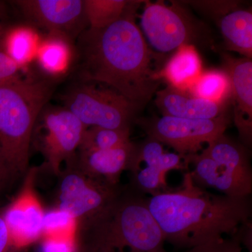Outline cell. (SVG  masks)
<instances>
[{
	"mask_svg": "<svg viewBox=\"0 0 252 252\" xmlns=\"http://www.w3.org/2000/svg\"><path fill=\"white\" fill-rule=\"evenodd\" d=\"M138 8L107 27L83 31L76 41L73 70L78 81L108 86L142 109L161 80L152 67L154 53L135 22Z\"/></svg>",
	"mask_w": 252,
	"mask_h": 252,
	"instance_id": "obj_1",
	"label": "cell"
},
{
	"mask_svg": "<svg viewBox=\"0 0 252 252\" xmlns=\"http://www.w3.org/2000/svg\"><path fill=\"white\" fill-rule=\"evenodd\" d=\"M147 203L165 241L187 250L236 233L251 216L249 198L210 193L195 185L189 171L180 189L152 195Z\"/></svg>",
	"mask_w": 252,
	"mask_h": 252,
	"instance_id": "obj_2",
	"label": "cell"
},
{
	"mask_svg": "<svg viewBox=\"0 0 252 252\" xmlns=\"http://www.w3.org/2000/svg\"><path fill=\"white\" fill-rule=\"evenodd\" d=\"M78 238L86 252H167L147 199L132 188L121 190L103 210L78 223Z\"/></svg>",
	"mask_w": 252,
	"mask_h": 252,
	"instance_id": "obj_3",
	"label": "cell"
},
{
	"mask_svg": "<svg viewBox=\"0 0 252 252\" xmlns=\"http://www.w3.org/2000/svg\"><path fill=\"white\" fill-rule=\"evenodd\" d=\"M53 81L20 74L0 86V154L20 175L28 171L33 130L54 94Z\"/></svg>",
	"mask_w": 252,
	"mask_h": 252,
	"instance_id": "obj_4",
	"label": "cell"
},
{
	"mask_svg": "<svg viewBox=\"0 0 252 252\" xmlns=\"http://www.w3.org/2000/svg\"><path fill=\"white\" fill-rule=\"evenodd\" d=\"M63 107L86 127L130 129L140 107L103 84L78 81L62 96Z\"/></svg>",
	"mask_w": 252,
	"mask_h": 252,
	"instance_id": "obj_5",
	"label": "cell"
},
{
	"mask_svg": "<svg viewBox=\"0 0 252 252\" xmlns=\"http://www.w3.org/2000/svg\"><path fill=\"white\" fill-rule=\"evenodd\" d=\"M140 16L142 34L158 52H172L184 45L207 41L206 28L178 1L171 5L163 1H144Z\"/></svg>",
	"mask_w": 252,
	"mask_h": 252,
	"instance_id": "obj_6",
	"label": "cell"
},
{
	"mask_svg": "<svg viewBox=\"0 0 252 252\" xmlns=\"http://www.w3.org/2000/svg\"><path fill=\"white\" fill-rule=\"evenodd\" d=\"M86 128L65 107L46 104L36 119L31 144L45 158V167L59 176L63 162L77 153Z\"/></svg>",
	"mask_w": 252,
	"mask_h": 252,
	"instance_id": "obj_7",
	"label": "cell"
},
{
	"mask_svg": "<svg viewBox=\"0 0 252 252\" xmlns=\"http://www.w3.org/2000/svg\"><path fill=\"white\" fill-rule=\"evenodd\" d=\"M226 114L212 119H189L162 116L140 118L135 124L148 137L175 149L181 157L198 154L203 144L211 143L225 133L230 124Z\"/></svg>",
	"mask_w": 252,
	"mask_h": 252,
	"instance_id": "obj_8",
	"label": "cell"
},
{
	"mask_svg": "<svg viewBox=\"0 0 252 252\" xmlns=\"http://www.w3.org/2000/svg\"><path fill=\"white\" fill-rule=\"evenodd\" d=\"M61 170L56 207L70 214L78 223L97 215L115 198L121 189L88 175L74 157Z\"/></svg>",
	"mask_w": 252,
	"mask_h": 252,
	"instance_id": "obj_9",
	"label": "cell"
},
{
	"mask_svg": "<svg viewBox=\"0 0 252 252\" xmlns=\"http://www.w3.org/2000/svg\"><path fill=\"white\" fill-rule=\"evenodd\" d=\"M39 169H28L19 193L3 208L11 249L25 248L41 238L46 211L34 189Z\"/></svg>",
	"mask_w": 252,
	"mask_h": 252,
	"instance_id": "obj_10",
	"label": "cell"
},
{
	"mask_svg": "<svg viewBox=\"0 0 252 252\" xmlns=\"http://www.w3.org/2000/svg\"><path fill=\"white\" fill-rule=\"evenodd\" d=\"M34 27L64 34L76 42L89 28L84 0H18L13 1Z\"/></svg>",
	"mask_w": 252,
	"mask_h": 252,
	"instance_id": "obj_11",
	"label": "cell"
},
{
	"mask_svg": "<svg viewBox=\"0 0 252 252\" xmlns=\"http://www.w3.org/2000/svg\"><path fill=\"white\" fill-rule=\"evenodd\" d=\"M182 159L178 154L164 152L160 142L147 136L141 143H136L135 157L129 169L132 189L152 195L161 193L166 187L167 172L186 168L185 160Z\"/></svg>",
	"mask_w": 252,
	"mask_h": 252,
	"instance_id": "obj_12",
	"label": "cell"
},
{
	"mask_svg": "<svg viewBox=\"0 0 252 252\" xmlns=\"http://www.w3.org/2000/svg\"><path fill=\"white\" fill-rule=\"evenodd\" d=\"M223 70L229 78L232 97L236 104L234 122L244 145L248 147L251 144L252 134V59H234L223 55Z\"/></svg>",
	"mask_w": 252,
	"mask_h": 252,
	"instance_id": "obj_13",
	"label": "cell"
},
{
	"mask_svg": "<svg viewBox=\"0 0 252 252\" xmlns=\"http://www.w3.org/2000/svg\"><path fill=\"white\" fill-rule=\"evenodd\" d=\"M136 143L132 141L109 150L79 152L74 160L83 171L109 185L119 186L121 175L129 171L135 157Z\"/></svg>",
	"mask_w": 252,
	"mask_h": 252,
	"instance_id": "obj_14",
	"label": "cell"
},
{
	"mask_svg": "<svg viewBox=\"0 0 252 252\" xmlns=\"http://www.w3.org/2000/svg\"><path fill=\"white\" fill-rule=\"evenodd\" d=\"M184 158L186 162L193 164L194 170L190 173L199 187L215 189L232 198H249L251 195L252 186L239 179L226 165L212 160L205 151Z\"/></svg>",
	"mask_w": 252,
	"mask_h": 252,
	"instance_id": "obj_15",
	"label": "cell"
},
{
	"mask_svg": "<svg viewBox=\"0 0 252 252\" xmlns=\"http://www.w3.org/2000/svg\"><path fill=\"white\" fill-rule=\"evenodd\" d=\"M154 102L162 116L189 119H215L225 114L228 105L195 97L170 86L157 91Z\"/></svg>",
	"mask_w": 252,
	"mask_h": 252,
	"instance_id": "obj_16",
	"label": "cell"
},
{
	"mask_svg": "<svg viewBox=\"0 0 252 252\" xmlns=\"http://www.w3.org/2000/svg\"><path fill=\"white\" fill-rule=\"evenodd\" d=\"M74 41L64 34L46 32L36 52V64L43 77L57 80L74 69L77 59Z\"/></svg>",
	"mask_w": 252,
	"mask_h": 252,
	"instance_id": "obj_17",
	"label": "cell"
},
{
	"mask_svg": "<svg viewBox=\"0 0 252 252\" xmlns=\"http://www.w3.org/2000/svg\"><path fill=\"white\" fill-rule=\"evenodd\" d=\"M202 61L193 45H184L176 50L161 70L158 77L168 85L188 91L202 74Z\"/></svg>",
	"mask_w": 252,
	"mask_h": 252,
	"instance_id": "obj_18",
	"label": "cell"
},
{
	"mask_svg": "<svg viewBox=\"0 0 252 252\" xmlns=\"http://www.w3.org/2000/svg\"><path fill=\"white\" fill-rule=\"evenodd\" d=\"M42 36L32 25L17 24L6 26L1 41V49L24 69L35 60Z\"/></svg>",
	"mask_w": 252,
	"mask_h": 252,
	"instance_id": "obj_19",
	"label": "cell"
},
{
	"mask_svg": "<svg viewBox=\"0 0 252 252\" xmlns=\"http://www.w3.org/2000/svg\"><path fill=\"white\" fill-rule=\"evenodd\" d=\"M212 160L224 164L230 171L248 185L252 186V170L246 146L224 134L203 149Z\"/></svg>",
	"mask_w": 252,
	"mask_h": 252,
	"instance_id": "obj_20",
	"label": "cell"
},
{
	"mask_svg": "<svg viewBox=\"0 0 252 252\" xmlns=\"http://www.w3.org/2000/svg\"><path fill=\"white\" fill-rule=\"evenodd\" d=\"M225 49L235 51L247 59L252 57V13L237 9L218 20Z\"/></svg>",
	"mask_w": 252,
	"mask_h": 252,
	"instance_id": "obj_21",
	"label": "cell"
},
{
	"mask_svg": "<svg viewBox=\"0 0 252 252\" xmlns=\"http://www.w3.org/2000/svg\"><path fill=\"white\" fill-rule=\"evenodd\" d=\"M144 1L84 0L89 28L99 29L110 26L131 9L140 7Z\"/></svg>",
	"mask_w": 252,
	"mask_h": 252,
	"instance_id": "obj_22",
	"label": "cell"
},
{
	"mask_svg": "<svg viewBox=\"0 0 252 252\" xmlns=\"http://www.w3.org/2000/svg\"><path fill=\"white\" fill-rule=\"evenodd\" d=\"M195 97L219 103L228 104L232 97L230 79L223 70L202 72L187 91Z\"/></svg>",
	"mask_w": 252,
	"mask_h": 252,
	"instance_id": "obj_23",
	"label": "cell"
},
{
	"mask_svg": "<svg viewBox=\"0 0 252 252\" xmlns=\"http://www.w3.org/2000/svg\"><path fill=\"white\" fill-rule=\"evenodd\" d=\"M130 129L87 127L84 132L79 152L109 150L130 142Z\"/></svg>",
	"mask_w": 252,
	"mask_h": 252,
	"instance_id": "obj_24",
	"label": "cell"
},
{
	"mask_svg": "<svg viewBox=\"0 0 252 252\" xmlns=\"http://www.w3.org/2000/svg\"><path fill=\"white\" fill-rule=\"evenodd\" d=\"M77 220L68 212L55 207L45 212L41 238H77Z\"/></svg>",
	"mask_w": 252,
	"mask_h": 252,
	"instance_id": "obj_25",
	"label": "cell"
},
{
	"mask_svg": "<svg viewBox=\"0 0 252 252\" xmlns=\"http://www.w3.org/2000/svg\"><path fill=\"white\" fill-rule=\"evenodd\" d=\"M185 252H243L241 240L235 235L233 238L223 237L210 240L202 245L188 249Z\"/></svg>",
	"mask_w": 252,
	"mask_h": 252,
	"instance_id": "obj_26",
	"label": "cell"
},
{
	"mask_svg": "<svg viewBox=\"0 0 252 252\" xmlns=\"http://www.w3.org/2000/svg\"><path fill=\"white\" fill-rule=\"evenodd\" d=\"M190 2L188 1L189 4L194 5L204 12L206 11L210 15L219 18V19L230 11L238 9V2L233 1H199Z\"/></svg>",
	"mask_w": 252,
	"mask_h": 252,
	"instance_id": "obj_27",
	"label": "cell"
},
{
	"mask_svg": "<svg viewBox=\"0 0 252 252\" xmlns=\"http://www.w3.org/2000/svg\"><path fill=\"white\" fill-rule=\"evenodd\" d=\"M45 252H73L75 251L77 238L42 237Z\"/></svg>",
	"mask_w": 252,
	"mask_h": 252,
	"instance_id": "obj_28",
	"label": "cell"
},
{
	"mask_svg": "<svg viewBox=\"0 0 252 252\" xmlns=\"http://www.w3.org/2000/svg\"><path fill=\"white\" fill-rule=\"evenodd\" d=\"M23 69L0 49V86L18 77Z\"/></svg>",
	"mask_w": 252,
	"mask_h": 252,
	"instance_id": "obj_29",
	"label": "cell"
},
{
	"mask_svg": "<svg viewBox=\"0 0 252 252\" xmlns=\"http://www.w3.org/2000/svg\"><path fill=\"white\" fill-rule=\"evenodd\" d=\"M19 175L0 154V195Z\"/></svg>",
	"mask_w": 252,
	"mask_h": 252,
	"instance_id": "obj_30",
	"label": "cell"
},
{
	"mask_svg": "<svg viewBox=\"0 0 252 252\" xmlns=\"http://www.w3.org/2000/svg\"><path fill=\"white\" fill-rule=\"evenodd\" d=\"M11 243L9 231L3 215V208H0V252H9Z\"/></svg>",
	"mask_w": 252,
	"mask_h": 252,
	"instance_id": "obj_31",
	"label": "cell"
},
{
	"mask_svg": "<svg viewBox=\"0 0 252 252\" xmlns=\"http://www.w3.org/2000/svg\"><path fill=\"white\" fill-rule=\"evenodd\" d=\"M5 11H6V8H5L4 3L0 1V49H1V37H2L5 28H6L4 23Z\"/></svg>",
	"mask_w": 252,
	"mask_h": 252,
	"instance_id": "obj_32",
	"label": "cell"
},
{
	"mask_svg": "<svg viewBox=\"0 0 252 252\" xmlns=\"http://www.w3.org/2000/svg\"><path fill=\"white\" fill-rule=\"evenodd\" d=\"M81 252H82V251H81Z\"/></svg>",
	"mask_w": 252,
	"mask_h": 252,
	"instance_id": "obj_33",
	"label": "cell"
}]
</instances>
